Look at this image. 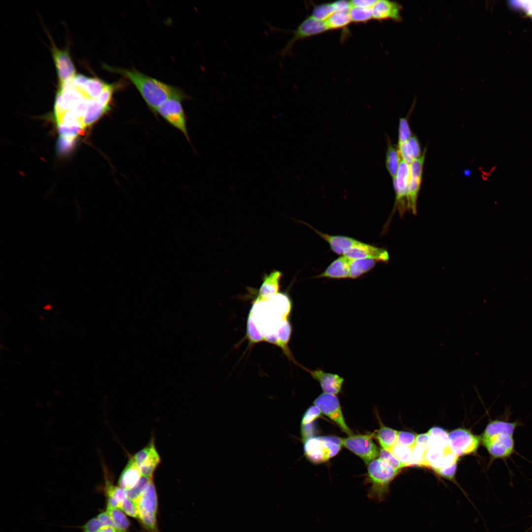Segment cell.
I'll list each match as a JSON object with an SVG mask.
<instances>
[{
	"mask_svg": "<svg viewBox=\"0 0 532 532\" xmlns=\"http://www.w3.org/2000/svg\"><path fill=\"white\" fill-rule=\"evenodd\" d=\"M292 307L289 296L279 292L271 299L254 300L247 322V335L253 343L266 341L276 345L281 328L288 322Z\"/></svg>",
	"mask_w": 532,
	"mask_h": 532,
	"instance_id": "1",
	"label": "cell"
},
{
	"mask_svg": "<svg viewBox=\"0 0 532 532\" xmlns=\"http://www.w3.org/2000/svg\"><path fill=\"white\" fill-rule=\"evenodd\" d=\"M111 71L128 79L137 89L147 106L156 114L159 106L168 99L176 97L186 98L179 88L166 84L135 69L111 68Z\"/></svg>",
	"mask_w": 532,
	"mask_h": 532,
	"instance_id": "2",
	"label": "cell"
},
{
	"mask_svg": "<svg viewBox=\"0 0 532 532\" xmlns=\"http://www.w3.org/2000/svg\"><path fill=\"white\" fill-rule=\"evenodd\" d=\"M518 421L495 419L488 423L480 437L492 460L505 461L516 453L514 433L520 426Z\"/></svg>",
	"mask_w": 532,
	"mask_h": 532,
	"instance_id": "3",
	"label": "cell"
},
{
	"mask_svg": "<svg viewBox=\"0 0 532 532\" xmlns=\"http://www.w3.org/2000/svg\"><path fill=\"white\" fill-rule=\"evenodd\" d=\"M367 465L366 481L370 484L367 497L371 500L383 502L389 494L391 483L401 470L394 468L379 458L373 460Z\"/></svg>",
	"mask_w": 532,
	"mask_h": 532,
	"instance_id": "4",
	"label": "cell"
},
{
	"mask_svg": "<svg viewBox=\"0 0 532 532\" xmlns=\"http://www.w3.org/2000/svg\"><path fill=\"white\" fill-rule=\"evenodd\" d=\"M303 444L305 456L314 464L325 462L336 456L342 445L341 438L333 436L309 437Z\"/></svg>",
	"mask_w": 532,
	"mask_h": 532,
	"instance_id": "5",
	"label": "cell"
},
{
	"mask_svg": "<svg viewBox=\"0 0 532 532\" xmlns=\"http://www.w3.org/2000/svg\"><path fill=\"white\" fill-rule=\"evenodd\" d=\"M271 31L291 33L292 36L284 47L278 52V54L284 58L292 55L294 45L299 40L322 33L328 29L324 21L318 20L311 15L307 16L294 30H287L272 26L267 24Z\"/></svg>",
	"mask_w": 532,
	"mask_h": 532,
	"instance_id": "6",
	"label": "cell"
},
{
	"mask_svg": "<svg viewBox=\"0 0 532 532\" xmlns=\"http://www.w3.org/2000/svg\"><path fill=\"white\" fill-rule=\"evenodd\" d=\"M409 165L403 160H400L393 185L396 193L394 207L391 216L385 224L383 233L386 232L393 215L397 210L400 217L407 212L406 197L409 179Z\"/></svg>",
	"mask_w": 532,
	"mask_h": 532,
	"instance_id": "7",
	"label": "cell"
},
{
	"mask_svg": "<svg viewBox=\"0 0 532 532\" xmlns=\"http://www.w3.org/2000/svg\"><path fill=\"white\" fill-rule=\"evenodd\" d=\"M185 98L176 97L168 99L159 106L156 114L160 115L171 126L179 130L189 141L186 115L182 105V100Z\"/></svg>",
	"mask_w": 532,
	"mask_h": 532,
	"instance_id": "8",
	"label": "cell"
},
{
	"mask_svg": "<svg viewBox=\"0 0 532 532\" xmlns=\"http://www.w3.org/2000/svg\"><path fill=\"white\" fill-rule=\"evenodd\" d=\"M373 434H354L341 438V444L368 465L378 457L380 450L372 440Z\"/></svg>",
	"mask_w": 532,
	"mask_h": 532,
	"instance_id": "9",
	"label": "cell"
},
{
	"mask_svg": "<svg viewBox=\"0 0 532 532\" xmlns=\"http://www.w3.org/2000/svg\"><path fill=\"white\" fill-rule=\"evenodd\" d=\"M313 404L348 435L353 434L345 423L339 401L335 395L323 393L315 399Z\"/></svg>",
	"mask_w": 532,
	"mask_h": 532,
	"instance_id": "10",
	"label": "cell"
},
{
	"mask_svg": "<svg viewBox=\"0 0 532 532\" xmlns=\"http://www.w3.org/2000/svg\"><path fill=\"white\" fill-rule=\"evenodd\" d=\"M426 148L421 156L413 160L409 165V179L406 197L407 212L413 214L417 213V202L422 178L423 167L425 158Z\"/></svg>",
	"mask_w": 532,
	"mask_h": 532,
	"instance_id": "11",
	"label": "cell"
},
{
	"mask_svg": "<svg viewBox=\"0 0 532 532\" xmlns=\"http://www.w3.org/2000/svg\"><path fill=\"white\" fill-rule=\"evenodd\" d=\"M449 444L458 457L475 453L481 438L469 431L459 428L448 433Z\"/></svg>",
	"mask_w": 532,
	"mask_h": 532,
	"instance_id": "12",
	"label": "cell"
},
{
	"mask_svg": "<svg viewBox=\"0 0 532 532\" xmlns=\"http://www.w3.org/2000/svg\"><path fill=\"white\" fill-rule=\"evenodd\" d=\"M132 457L138 466L142 475L147 477L153 476V473L161 462L160 455L153 440Z\"/></svg>",
	"mask_w": 532,
	"mask_h": 532,
	"instance_id": "13",
	"label": "cell"
},
{
	"mask_svg": "<svg viewBox=\"0 0 532 532\" xmlns=\"http://www.w3.org/2000/svg\"><path fill=\"white\" fill-rule=\"evenodd\" d=\"M343 256L350 260L371 259L384 263H387L390 259L388 252L386 249L360 241Z\"/></svg>",
	"mask_w": 532,
	"mask_h": 532,
	"instance_id": "14",
	"label": "cell"
},
{
	"mask_svg": "<svg viewBox=\"0 0 532 532\" xmlns=\"http://www.w3.org/2000/svg\"><path fill=\"white\" fill-rule=\"evenodd\" d=\"M52 49L60 86L75 76V68L67 50L58 49L54 44Z\"/></svg>",
	"mask_w": 532,
	"mask_h": 532,
	"instance_id": "15",
	"label": "cell"
},
{
	"mask_svg": "<svg viewBox=\"0 0 532 532\" xmlns=\"http://www.w3.org/2000/svg\"><path fill=\"white\" fill-rule=\"evenodd\" d=\"M402 5L395 1L375 0L371 7L372 18L378 21L392 20L399 22L402 20Z\"/></svg>",
	"mask_w": 532,
	"mask_h": 532,
	"instance_id": "16",
	"label": "cell"
},
{
	"mask_svg": "<svg viewBox=\"0 0 532 532\" xmlns=\"http://www.w3.org/2000/svg\"><path fill=\"white\" fill-rule=\"evenodd\" d=\"M302 368L319 382L324 393L336 395L341 391L344 379L339 375L326 372L321 369L311 370L304 367Z\"/></svg>",
	"mask_w": 532,
	"mask_h": 532,
	"instance_id": "17",
	"label": "cell"
},
{
	"mask_svg": "<svg viewBox=\"0 0 532 532\" xmlns=\"http://www.w3.org/2000/svg\"><path fill=\"white\" fill-rule=\"evenodd\" d=\"M305 224L321 237L324 239L330 245L332 250L339 255H344L350 249L356 245L359 241L353 237L341 235H331L322 233L309 224Z\"/></svg>",
	"mask_w": 532,
	"mask_h": 532,
	"instance_id": "18",
	"label": "cell"
},
{
	"mask_svg": "<svg viewBox=\"0 0 532 532\" xmlns=\"http://www.w3.org/2000/svg\"><path fill=\"white\" fill-rule=\"evenodd\" d=\"M282 273L274 270L265 274L263 282L259 290L257 296L254 300L262 301L271 299L279 292L280 281Z\"/></svg>",
	"mask_w": 532,
	"mask_h": 532,
	"instance_id": "19",
	"label": "cell"
},
{
	"mask_svg": "<svg viewBox=\"0 0 532 532\" xmlns=\"http://www.w3.org/2000/svg\"><path fill=\"white\" fill-rule=\"evenodd\" d=\"M350 259L342 255L332 261L320 274L314 278L344 279L349 278Z\"/></svg>",
	"mask_w": 532,
	"mask_h": 532,
	"instance_id": "20",
	"label": "cell"
},
{
	"mask_svg": "<svg viewBox=\"0 0 532 532\" xmlns=\"http://www.w3.org/2000/svg\"><path fill=\"white\" fill-rule=\"evenodd\" d=\"M138 512L157 514L158 498L153 478L147 484L137 503Z\"/></svg>",
	"mask_w": 532,
	"mask_h": 532,
	"instance_id": "21",
	"label": "cell"
},
{
	"mask_svg": "<svg viewBox=\"0 0 532 532\" xmlns=\"http://www.w3.org/2000/svg\"><path fill=\"white\" fill-rule=\"evenodd\" d=\"M142 476L140 470L131 457L123 470L118 479L119 486L128 491L134 487L139 482Z\"/></svg>",
	"mask_w": 532,
	"mask_h": 532,
	"instance_id": "22",
	"label": "cell"
},
{
	"mask_svg": "<svg viewBox=\"0 0 532 532\" xmlns=\"http://www.w3.org/2000/svg\"><path fill=\"white\" fill-rule=\"evenodd\" d=\"M398 148L401 158L409 165L422 155L419 141L415 135L411 136L407 141L398 144Z\"/></svg>",
	"mask_w": 532,
	"mask_h": 532,
	"instance_id": "23",
	"label": "cell"
},
{
	"mask_svg": "<svg viewBox=\"0 0 532 532\" xmlns=\"http://www.w3.org/2000/svg\"><path fill=\"white\" fill-rule=\"evenodd\" d=\"M377 261L371 259L351 260L349 265V278H358L369 272L375 266Z\"/></svg>",
	"mask_w": 532,
	"mask_h": 532,
	"instance_id": "24",
	"label": "cell"
},
{
	"mask_svg": "<svg viewBox=\"0 0 532 532\" xmlns=\"http://www.w3.org/2000/svg\"><path fill=\"white\" fill-rule=\"evenodd\" d=\"M110 109V107L104 105L99 100L93 99L86 112L84 124L86 127L90 126Z\"/></svg>",
	"mask_w": 532,
	"mask_h": 532,
	"instance_id": "25",
	"label": "cell"
},
{
	"mask_svg": "<svg viewBox=\"0 0 532 532\" xmlns=\"http://www.w3.org/2000/svg\"><path fill=\"white\" fill-rule=\"evenodd\" d=\"M398 431L392 428L381 426L375 435V437L382 447L390 451L397 441Z\"/></svg>",
	"mask_w": 532,
	"mask_h": 532,
	"instance_id": "26",
	"label": "cell"
},
{
	"mask_svg": "<svg viewBox=\"0 0 532 532\" xmlns=\"http://www.w3.org/2000/svg\"><path fill=\"white\" fill-rule=\"evenodd\" d=\"M386 151V168L393 179L396 177L400 163V156L398 147L394 146L388 139Z\"/></svg>",
	"mask_w": 532,
	"mask_h": 532,
	"instance_id": "27",
	"label": "cell"
},
{
	"mask_svg": "<svg viewBox=\"0 0 532 532\" xmlns=\"http://www.w3.org/2000/svg\"><path fill=\"white\" fill-rule=\"evenodd\" d=\"M324 22L329 31L346 28L351 21L348 12H335Z\"/></svg>",
	"mask_w": 532,
	"mask_h": 532,
	"instance_id": "28",
	"label": "cell"
},
{
	"mask_svg": "<svg viewBox=\"0 0 532 532\" xmlns=\"http://www.w3.org/2000/svg\"><path fill=\"white\" fill-rule=\"evenodd\" d=\"M106 511L112 519L117 532H127L130 523L119 508L106 507Z\"/></svg>",
	"mask_w": 532,
	"mask_h": 532,
	"instance_id": "29",
	"label": "cell"
},
{
	"mask_svg": "<svg viewBox=\"0 0 532 532\" xmlns=\"http://www.w3.org/2000/svg\"><path fill=\"white\" fill-rule=\"evenodd\" d=\"M390 451L405 467L413 466L412 448L396 443Z\"/></svg>",
	"mask_w": 532,
	"mask_h": 532,
	"instance_id": "30",
	"label": "cell"
},
{
	"mask_svg": "<svg viewBox=\"0 0 532 532\" xmlns=\"http://www.w3.org/2000/svg\"><path fill=\"white\" fill-rule=\"evenodd\" d=\"M427 433L431 436V445H436L442 448H445L449 446L448 433L444 429L434 427L430 429Z\"/></svg>",
	"mask_w": 532,
	"mask_h": 532,
	"instance_id": "31",
	"label": "cell"
},
{
	"mask_svg": "<svg viewBox=\"0 0 532 532\" xmlns=\"http://www.w3.org/2000/svg\"><path fill=\"white\" fill-rule=\"evenodd\" d=\"M450 448V446L445 448H442L436 445H431L425 453L424 466L431 467L434 463L442 457L447 450Z\"/></svg>",
	"mask_w": 532,
	"mask_h": 532,
	"instance_id": "32",
	"label": "cell"
},
{
	"mask_svg": "<svg viewBox=\"0 0 532 532\" xmlns=\"http://www.w3.org/2000/svg\"><path fill=\"white\" fill-rule=\"evenodd\" d=\"M351 22L366 23L372 19L371 8L351 7L349 11Z\"/></svg>",
	"mask_w": 532,
	"mask_h": 532,
	"instance_id": "33",
	"label": "cell"
},
{
	"mask_svg": "<svg viewBox=\"0 0 532 532\" xmlns=\"http://www.w3.org/2000/svg\"><path fill=\"white\" fill-rule=\"evenodd\" d=\"M335 12L333 3H322L314 7L311 15L318 20L324 21Z\"/></svg>",
	"mask_w": 532,
	"mask_h": 532,
	"instance_id": "34",
	"label": "cell"
},
{
	"mask_svg": "<svg viewBox=\"0 0 532 532\" xmlns=\"http://www.w3.org/2000/svg\"><path fill=\"white\" fill-rule=\"evenodd\" d=\"M152 478L153 476L142 475L138 483L132 489L127 491L128 498L136 503L142 493Z\"/></svg>",
	"mask_w": 532,
	"mask_h": 532,
	"instance_id": "35",
	"label": "cell"
},
{
	"mask_svg": "<svg viewBox=\"0 0 532 532\" xmlns=\"http://www.w3.org/2000/svg\"><path fill=\"white\" fill-rule=\"evenodd\" d=\"M458 457L450 448L447 450L442 457L431 466V468L434 469L450 466L454 463L457 462Z\"/></svg>",
	"mask_w": 532,
	"mask_h": 532,
	"instance_id": "36",
	"label": "cell"
},
{
	"mask_svg": "<svg viewBox=\"0 0 532 532\" xmlns=\"http://www.w3.org/2000/svg\"><path fill=\"white\" fill-rule=\"evenodd\" d=\"M157 514L138 512V519L151 532H158L157 525Z\"/></svg>",
	"mask_w": 532,
	"mask_h": 532,
	"instance_id": "37",
	"label": "cell"
},
{
	"mask_svg": "<svg viewBox=\"0 0 532 532\" xmlns=\"http://www.w3.org/2000/svg\"><path fill=\"white\" fill-rule=\"evenodd\" d=\"M379 459L386 462L394 468L400 469L404 467V465L400 463L390 451L384 449L380 450Z\"/></svg>",
	"mask_w": 532,
	"mask_h": 532,
	"instance_id": "38",
	"label": "cell"
},
{
	"mask_svg": "<svg viewBox=\"0 0 532 532\" xmlns=\"http://www.w3.org/2000/svg\"><path fill=\"white\" fill-rule=\"evenodd\" d=\"M411 137V132L406 118H400L399 127L398 144L407 141Z\"/></svg>",
	"mask_w": 532,
	"mask_h": 532,
	"instance_id": "39",
	"label": "cell"
},
{
	"mask_svg": "<svg viewBox=\"0 0 532 532\" xmlns=\"http://www.w3.org/2000/svg\"><path fill=\"white\" fill-rule=\"evenodd\" d=\"M416 436L412 432H398L396 443L412 448L415 445Z\"/></svg>",
	"mask_w": 532,
	"mask_h": 532,
	"instance_id": "40",
	"label": "cell"
},
{
	"mask_svg": "<svg viewBox=\"0 0 532 532\" xmlns=\"http://www.w3.org/2000/svg\"><path fill=\"white\" fill-rule=\"evenodd\" d=\"M321 411L316 405L309 407L304 413L301 420V426H307L319 418L321 415Z\"/></svg>",
	"mask_w": 532,
	"mask_h": 532,
	"instance_id": "41",
	"label": "cell"
},
{
	"mask_svg": "<svg viewBox=\"0 0 532 532\" xmlns=\"http://www.w3.org/2000/svg\"><path fill=\"white\" fill-rule=\"evenodd\" d=\"M119 508L128 515L133 518H138L137 504L128 498L120 503Z\"/></svg>",
	"mask_w": 532,
	"mask_h": 532,
	"instance_id": "42",
	"label": "cell"
},
{
	"mask_svg": "<svg viewBox=\"0 0 532 532\" xmlns=\"http://www.w3.org/2000/svg\"><path fill=\"white\" fill-rule=\"evenodd\" d=\"M427 449L415 444L412 448L413 466H424L425 455Z\"/></svg>",
	"mask_w": 532,
	"mask_h": 532,
	"instance_id": "43",
	"label": "cell"
},
{
	"mask_svg": "<svg viewBox=\"0 0 532 532\" xmlns=\"http://www.w3.org/2000/svg\"><path fill=\"white\" fill-rule=\"evenodd\" d=\"M457 463V462H455L450 466L433 470L440 476L448 480H453L454 479L456 471Z\"/></svg>",
	"mask_w": 532,
	"mask_h": 532,
	"instance_id": "44",
	"label": "cell"
},
{
	"mask_svg": "<svg viewBox=\"0 0 532 532\" xmlns=\"http://www.w3.org/2000/svg\"><path fill=\"white\" fill-rule=\"evenodd\" d=\"M103 527L96 516L89 519L81 526V532H97Z\"/></svg>",
	"mask_w": 532,
	"mask_h": 532,
	"instance_id": "45",
	"label": "cell"
},
{
	"mask_svg": "<svg viewBox=\"0 0 532 532\" xmlns=\"http://www.w3.org/2000/svg\"><path fill=\"white\" fill-rule=\"evenodd\" d=\"M415 444L428 449L431 445V436L428 433L420 434L416 436Z\"/></svg>",
	"mask_w": 532,
	"mask_h": 532,
	"instance_id": "46",
	"label": "cell"
},
{
	"mask_svg": "<svg viewBox=\"0 0 532 532\" xmlns=\"http://www.w3.org/2000/svg\"><path fill=\"white\" fill-rule=\"evenodd\" d=\"M335 12H348L351 7L350 1L338 0L333 2Z\"/></svg>",
	"mask_w": 532,
	"mask_h": 532,
	"instance_id": "47",
	"label": "cell"
},
{
	"mask_svg": "<svg viewBox=\"0 0 532 532\" xmlns=\"http://www.w3.org/2000/svg\"><path fill=\"white\" fill-rule=\"evenodd\" d=\"M375 2L372 0H353L350 1V3L351 7L371 8Z\"/></svg>",
	"mask_w": 532,
	"mask_h": 532,
	"instance_id": "48",
	"label": "cell"
},
{
	"mask_svg": "<svg viewBox=\"0 0 532 532\" xmlns=\"http://www.w3.org/2000/svg\"><path fill=\"white\" fill-rule=\"evenodd\" d=\"M73 142L74 141L67 140L60 136L58 142L59 150L63 152L66 151L71 147Z\"/></svg>",
	"mask_w": 532,
	"mask_h": 532,
	"instance_id": "49",
	"label": "cell"
},
{
	"mask_svg": "<svg viewBox=\"0 0 532 532\" xmlns=\"http://www.w3.org/2000/svg\"><path fill=\"white\" fill-rule=\"evenodd\" d=\"M519 5L523 8L526 12L532 16V1H519Z\"/></svg>",
	"mask_w": 532,
	"mask_h": 532,
	"instance_id": "50",
	"label": "cell"
},
{
	"mask_svg": "<svg viewBox=\"0 0 532 532\" xmlns=\"http://www.w3.org/2000/svg\"><path fill=\"white\" fill-rule=\"evenodd\" d=\"M97 532H117V531L111 527H103Z\"/></svg>",
	"mask_w": 532,
	"mask_h": 532,
	"instance_id": "51",
	"label": "cell"
},
{
	"mask_svg": "<svg viewBox=\"0 0 532 532\" xmlns=\"http://www.w3.org/2000/svg\"><path fill=\"white\" fill-rule=\"evenodd\" d=\"M532 530V525L531 527L526 532H529L530 531H531Z\"/></svg>",
	"mask_w": 532,
	"mask_h": 532,
	"instance_id": "52",
	"label": "cell"
}]
</instances>
